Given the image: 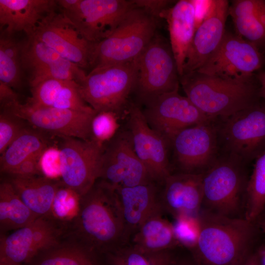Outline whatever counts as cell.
I'll return each instance as SVG.
<instances>
[{"label": "cell", "mask_w": 265, "mask_h": 265, "mask_svg": "<svg viewBox=\"0 0 265 265\" xmlns=\"http://www.w3.org/2000/svg\"><path fill=\"white\" fill-rule=\"evenodd\" d=\"M64 235L99 254L128 243L114 190L98 180L80 197L76 214L66 223Z\"/></svg>", "instance_id": "cell-1"}, {"label": "cell", "mask_w": 265, "mask_h": 265, "mask_svg": "<svg viewBox=\"0 0 265 265\" xmlns=\"http://www.w3.org/2000/svg\"><path fill=\"white\" fill-rule=\"evenodd\" d=\"M199 234L190 255L197 265H238L254 250L258 223L201 210Z\"/></svg>", "instance_id": "cell-2"}, {"label": "cell", "mask_w": 265, "mask_h": 265, "mask_svg": "<svg viewBox=\"0 0 265 265\" xmlns=\"http://www.w3.org/2000/svg\"><path fill=\"white\" fill-rule=\"evenodd\" d=\"M179 80L186 96L211 119L231 115L261 100L256 78L239 81L195 71Z\"/></svg>", "instance_id": "cell-3"}, {"label": "cell", "mask_w": 265, "mask_h": 265, "mask_svg": "<svg viewBox=\"0 0 265 265\" xmlns=\"http://www.w3.org/2000/svg\"><path fill=\"white\" fill-rule=\"evenodd\" d=\"M246 164L219 155L203 173L202 209L234 218H244L249 176Z\"/></svg>", "instance_id": "cell-4"}, {"label": "cell", "mask_w": 265, "mask_h": 265, "mask_svg": "<svg viewBox=\"0 0 265 265\" xmlns=\"http://www.w3.org/2000/svg\"><path fill=\"white\" fill-rule=\"evenodd\" d=\"M157 19L133 5L109 36L95 43L90 71L135 60L157 33Z\"/></svg>", "instance_id": "cell-5"}, {"label": "cell", "mask_w": 265, "mask_h": 265, "mask_svg": "<svg viewBox=\"0 0 265 265\" xmlns=\"http://www.w3.org/2000/svg\"><path fill=\"white\" fill-rule=\"evenodd\" d=\"M261 100L231 115L214 119L219 155L247 164L265 150V102Z\"/></svg>", "instance_id": "cell-6"}, {"label": "cell", "mask_w": 265, "mask_h": 265, "mask_svg": "<svg viewBox=\"0 0 265 265\" xmlns=\"http://www.w3.org/2000/svg\"><path fill=\"white\" fill-rule=\"evenodd\" d=\"M136 74V59L93 69L78 83L80 92L97 112L109 111L118 114L134 89Z\"/></svg>", "instance_id": "cell-7"}, {"label": "cell", "mask_w": 265, "mask_h": 265, "mask_svg": "<svg viewBox=\"0 0 265 265\" xmlns=\"http://www.w3.org/2000/svg\"><path fill=\"white\" fill-rule=\"evenodd\" d=\"M134 90L145 103L179 88L178 68L170 43L156 33L136 59Z\"/></svg>", "instance_id": "cell-8"}, {"label": "cell", "mask_w": 265, "mask_h": 265, "mask_svg": "<svg viewBox=\"0 0 265 265\" xmlns=\"http://www.w3.org/2000/svg\"><path fill=\"white\" fill-rule=\"evenodd\" d=\"M58 7L88 41L109 36L133 6L132 0H57Z\"/></svg>", "instance_id": "cell-9"}, {"label": "cell", "mask_w": 265, "mask_h": 265, "mask_svg": "<svg viewBox=\"0 0 265 265\" xmlns=\"http://www.w3.org/2000/svg\"><path fill=\"white\" fill-rule=\"evenodd\" d=\"M265 65V53L236 33L226 31L219 46L196 71L222 78L247 81Z\"/></svg>", "instance_id": "cell-10"}, {"label": "cell", "mask_w": 265, "mask_h": 265, "mask_svg": "<svg viewBox=\"0 0 265 265\" xmlns=\"http://www.w3.org/2000/svg\"><path fill=\"white\" fill-rule=\"evenodd\" d=\"M59 138L60 181L80 197L99 179L105 146L92 139Z\"/></svg>", "instance_id": "cell-11"}, {"label": "cell", "mask_w": 265, "mask_h": 265, "mask_svg": "<svg viewBox=\"0 0 265 265\" xmlns=\"http://www.w3.org/2000/svg\"><path fill=\"white\" fill-rule=\"evenodd\" d=\"M47 135L91 139L90 126L97 113L39 106L19 101L0 107Z\"/></svg>", "instance_id": "cell-12"}, {"label": "cell", "mask_w": 265, "mask_h": 265, "mask_svg": "<svg viewBox=\"0 0 265 265\" xmlns=\"http://www.w3.org/2000/svg\"><path fill=\"white\" fill-rule=\"evenodd\" d=\"M65 228V222L43 216L8 235L0 234V265H26L38 251L61 238Z\"/></svg>", "instance_id": "cell-13"}, {"label": "cell", "mask_w": 265, "mask_h": 265, "mask_svg": "<svg viewBox=\"0 0 265 265\" xmlns=\"http://www.w3.org/2000/svg\"><path fill=\"white\" fill-rule=\"evenodd\" d=\"M33 36L84 70H90L95 43L85 39L58 8L37 25Z\"/></svg>", "instance_id": "cell-14"}, {"label": "cell", "mask_w": 265, "mask_h": 265, "mask_svg": "<svg viewBox=\"0 0 265 265\" xmlns=\"http://www.w3.org/2000/svg\"><path fill=\"white\" fill-rule=\"evenodd\" d=\"M170 146L180 172L203 174L219 156L214 119L181 131Z\"/></svg>", "instance_id": "cell-15"}, {"label": "cell", "mask_w": 265, "mask_h": 265, "mask_svg": "<svg viewBox=\"0 0 265 265\" xmlns=\"http://www.w3.org/2000/svg\"><path fill=\"white\" fill-rule=\"evenodd\" d=\"M142 110L149 125L170 142L179 132L188 127L211 120L186 96L179 93V88L167 92L145 103Z\"/></svg>", "instance_id": "cell-16"}, {"label": "cell", "mask_w": 265, "mask_h": 265, "mask_svg": "<svg viewBox=\"0 0 265 265\" xmlns=\"http://www.w3.org/2000/svg\"><path fill=\"white\" fill-rule=\"evenodd\" d=\"M21 63L30 87L49 79L73 80L80 83L87 73L33 36L22 41Z\"/></svg>", "instance_id": "cell-17"}, {"label": "cell", "mask_w": 265, "mask_h": 265, "mask_svg": "<svg viewBox=\"0 0 265 265\" xmlns=\"http://www.w3.org/2000/svg\"><path fill=\"white\" fill-rule=\"evenodd\" d=\"M105 148L98 180L113 189L152 182L128 133L117 134Z\"/></svg>", "instance_id": "cell-18"}, {"label": "cell", "mask_w": 265, "mask_h": 265, "mask_svg": "<svg viewBox=\"0 0 265 265\" xmlns=\"http://www.w3.org/2000/svg\"><path fill=\"white\" fill-rule=\"evenodd\" d=\"M130 135L134 150L153 181L163 182L170 174V141L148 124L142 109L134 104L128 110Z\"/></svg>", "instance_id": "cell-19"}, {"label": "cell", "mask_w": 265, "mask_h": 265, "mask_svg": "<svg viewBox=\"0 0 265 265\" xmlns=\"http://www.w3.org/2000/svg\"><path fill=\"white\" fill-rule=\"evenodd\" d=\"M229 7L228 0H212L207 16L195 32L183 75L198 70L217 49L226 31Z\"/></svg>", "instance_id": "cell-20"}, {"label": "cell", "mask_w": 265, "mask_h": 265, "mask_svg": "<svg viewBox=\"0 0 265 265\" xmlns=\"http://www.w3.org/2000/svg\"><path fill=\"white\" fill-rule=\"evenodd\" d=\"M161 204L174 217L197 216L202 209L203 174H171L163 181Z\"/></svg>", "instance_id": "cell-21"}, {"label": "cell", "mask_w": 265, "mask_h": 265, "mask_svg": "<svg viewBox=\"0 0 265 265\" xmlns=\"http://www.w3.org/2000/svg\"><path fill=\"white\" fill-rule=\"evenodd\" d=\"M129 240L148 218L162 211L152 182L113 189Z\"/></svg>", "instance_id": "cell-22"}, {"label": "cell", "mask_w": 265, "mask_h": 265, "mask_svg": "<svg viewBox=\"0 0 265 265\" xmlns=\"http://www.w3.org/2000/svg\"><path fill=\"white\" fill-rule=\"evenodd\" d=\"M159 18L167 25L170 44L179 77L183 75L187 54L196 31L195 8L192 0H180L163 10Z\"/></svg>", "instance_id": "cell-23"}, {"label": "cell", "mask_w": 265, "mask_h": 265, "mask_svg": "<svg viewBox=\"0 0 265 265\" xmlns=\"http://www.w3.org/2000/svg\"><path fill=\"white\" fill-rule=\"evenodd\" d=\"M58 8L54 0H0V31L30 36L38 23Z\"/></svg>", "instance_id": "cell-24"}, {"label": "cell", "mask_w": 265, "mask_h": 265, "mask_svg": "<svg viewBox=\"0 0 265 265\" xmlns=\"http://www.w3.org/2000/svg\"><path fill=\"white\" fill-rule=\"evenodd\" d=\"M31 96L26 100L31 105L96 113L81 97L79 85L73 80L52 79L31 87Z\"/></svg>", "instance_id": "cell-25"}, {"label": "cell", "mask_w": 265, "mask_h": 265, "mask_svg": "<svg viewBox=\"0 0 265 265\" xmlns=\"http://www.w3.org/2000/svg\"><path fill=\"white\" fill-rule=\"evenodd\" d=\"M5 179L11 184L25 205L38 217L53 216V202L61 184L60 180L43 175H8Z\"/></svg>", "instance_id": "cell-26"}, {"label": "cell", "mask_w": 265, "mask_h": 265, "mask_svg": "<svg viewBox=\"0 0 265 265\" xmlns=\"http://www.w3.org/2000/svg\"><path fill=\"white\" fill-rule=\"evenodd\" d=\"M229 16L235 33L265 53V0H234Z\"/></svg>", "instance_id": "cell-27"}, {"label": "cell", "mask_w": 265, "mask_h": 265, "mask_svg": "<svg viewBox=\"0 0 265 265\" xmlns=\"http://www.w3.org/2000/svg\"><path fill=\"white\" fill-rule=\"evenodd\" d=\"M99 254L64 235L38 251L26 265H99Z\"/></svg>", "instance_id": "cell-28"}, {"label": "cell", "mask_w": 265, "mask_h": 265, "mask_svg": "<svg viewBox=\"0 0 265 265\" xmlns=\"http://www.w3.org/2000/svg\"><path fill=\"white\" fill-rule=\"evenodd\" d=\"M130 243L148 253L172 250L180 246L172 223L162 216L161 212L148 218L132 235Z\"/></svg>", "instance_id": "cell-29"}, {"label": "cell", "mask_w": 265, "mask_h": 265, "mask_svg": "<svg viewBox=\"0 0 265 265\" xmlns=\"http://www.w3.org/2000/svg\"><path fill=\"white\" fill-rule=\"evenodd\" d=\"M47 136L26 126L0 155V172L9 175L25 160L42 154L51 145Z\"/></svg>", "instance_id": "cell-30"}, {"label": "cell", "mask_w": 265, "mask_h": 265, "mask_svg": "<svg viewBox=\"0 0 265 265\" xmlns=\"http://www.w3.org/2000/svg\"><path fill=\"white\" fill-rule=\"evenodd\" d=\"M38 217L25 205L6 179L0 184V232L26 226Z\"/></svg>", "instance_id": "cell-31"}, {"label": "cell", "mask_w": 265, "mask_h": 265, "mask_svg": "<svg viewBox=\"0 0 265 265\" xmlns=\"http://www.w3.org/2000/svg\"><path fill=\"white\" fill-rule=\"evenodd\" d=\"M176 256L173 250L148 253L128 242L99 254V265H170Z\"/></svg>", "instance_id": "cell-32"}, {"label": "cell", "mask_w": 265, "mask_h": 265, "mask_svg": "<svg viewBox=\"0 0 265 265\" xmlns=\"http://www.w3.org/2000/svg\"><path fill=\"white\" fill-rule=\"evenodd\" d=\"M22 41L10 34L0 31V81L13 89H19L24 75L21 63Z\"/></svg>", "instance_id": "cell-33"}, {"label": "cell", "mask_w": 265, "mask_h": 265, "mask_svg": "<svg viewBox=\"0 0 265 265\" xmlns=\"http://www.w3.org/2000/svg\"><path fill=\"white\" fill-rule=\"evenodd\" d=\"M265 210V149L255 159L249 177L244 218L258 223Z\"/></svg>", "instance_id": "cell-34"}, {"label": "cell", "mask_w": 265, "mask_h": 265, "mask_svg": "<svg viewBox=\"0 0 265 265\" xmlns=\"http://www.w3.org/2000/svg\"><path fill=\"white\" fill-rule=\"evenodd\" d=\"M117 114L109 111L97 112L91 123V139L103 146L112 140L119 127Z\"/></svg>", "instance_id": "cell-35"}, {"label": "cell", "mask_w": 265, "mask_h": 265, "mask_svg": "<svg viewBox=\"0 0 265 265\" xmlns=\"http://www.w3.org/2000/svg\"><path fill=\"white\" fill-rule=\"evenodd\" d=\"M198 215L177 216L174 217L172 223L180 246L186 247L190 252L195 246L199 237L200 227Z\"/></svg>", "instance_id": "cell-36"}, {"label": "cell", "mask_w": 265, "mask_h": 265, "mask_svg": "<svg viewBox=\"0 0 265 265\" xmlns=\"http://www.w3.org/2000/svg\"><path fill=\"white\" fill-rule=\"evenodd\" d=\"M80 196L61 182L54 200L52 214L56 219L67 222L76 214Z\"/></svg>", "instance_id": "cell-37"}, {"label": "cell", "mask_w": 265, "mask_h": 265, "mask_svg": "<svg viewBox=\"0 0 265 265\" xmlns=\"http://www.w3.org/2000/svg\"><path fill=\"white\" fill-rule=\"evenodd\" d=\"M24 120L9 111L0 109V154L26 126Z\"/></svg>", "instance_id": "cell-38"}, {"label": "cell", "mask_w": 265, "mask_h": 265, "mask_svg": "<svg viewBox=\"0 0 265 265\" xmlns=\"http://www.w3.org/2000/svg\"><path fill=\"white\" fill-rule=\"evenodd\" d=\"M39 166L43 176L53 180H57V178L60 179L59 148L50 145L46 148L41 156Z\"/></svg>", "instance_id": "cell-39"}, {"label": "cell", "mask_w": 265, "mask_h": 265, "mask_svg": "<svg viewBox=\"0 0 265 265\" xmlns=\"http://www.w3.org/2000/svg\"><path fill=\"white\" fill-rule=\"evenodd\" d=\"M134 6L142 8L156 19L160 13L172 6L175 1L167 0H132Z\"/></svg>", "instance_id": "cell-40"}, {"label": "cell", "mask_w": 265, "mask_h": 265, "mask_svg": "<svg viewBox=\"0 0 265 265\" xmlns=\"http://www.w3.org/2000/svg\"><path fill=\"white\" fill-rule=\"evenodd\" d=\"M42 154L34 156L25 160L7 175L25 176L43 175L39 166V161Z\"/></svg>", "instance_id": "cell-41"}, {"label": "cell", "mask_w": 265, "mask_h": 265, "mask_svg": "<svg viewBox=\"0 0 265 265\" xmlns=\"http://www.w3.org/2000/svg\"><path fill=\"white\" fill-rule=\"evenodd\" d=\"M195 8L196 30L207 16L212 0H192Z\"/></svg>", "instance_id": "cell-42"}, {"label": "cell", "mask_w": 265, "mask_h": 265, "mask_svg": "<svg viewBox=\"0 0 265 265\" xmlns=\"http://www.w3.org/2000/svg\"><path fill=\"white\" fill-rule=\"evenodd\" d=\"M18 101H19V96L14 91V89L0 81V107Z\"/></svg>", "instance_id": "cell-43"}, {"label": "cell", "mask_w": 265, "mask_h": 265, "mask_svg": "<svg viewBox=\"0 0 265 265\" xmlns=\"http://www.w3.org/2000/svg\"><path fill=\"white\" fill-rule=\"evenodd\" d=\"M256 78L259 84L260 98L265 100V70H261L256 73Z\"/></svg>", "instance_id": "cell-44"}, {"label": "cell", "mask_w": 265, "mask_h": 265, "mask_svg": "<svg viewBox=\"0 0 265 265\" xmlns=\"http://www.w3.org/2000/svg\"><path fill=\"white\" fill-rule=\"evenodd\" d=\"M170 265H197L191 256L178 257L176 256Z\"/></svg>", "instance_id": "cell-45"}, {"label": "cell", "mask_w": 265, "mask_h": 265, "mask_svg": "<svg viewBox=\"0 0 265 265\" xmlns=\"http://www.w3.org/2000/svg\"><path fill=\"white\" fill-rule=\"evenodd\" d=\"M238 265H260L256 251L251 252Z\"/></svg>", "instance_id": "cell-46"}, {"label": "cell", "mask_w": 265, "mask_h": 265, "mask_svg": "<svg viewBox=\"0 0 265 265\" xmlns=\"http://www.w3.org/2000/svg\"><path fill=\"white\" fill-rule=\"evenodd\" d=\"M260 265H265V245L258 248L256 251Z\"/></svg>", "instance_id": "cell-47"}, {"label": "cell", "mask_w": 265, "mask_h": 265, "mask_svg": "<svg viewBox=\"0 0 265 265\" xmlns=\"http://www.w3.org/2000/svg\"><path fill=\"white\" fill-rule=\"evenodd\" d=\"M259 227L263 231L265 232V219L261 220L258 223Z\"/></svg>", "instance_id": "cell-48"}]
</instances>
